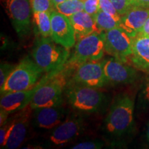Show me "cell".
I'll use <instances>...</instances> for the list:
<instances>
[{
  "label": "cell",
  "instance_id": "cell-1",
  "mask_svg": "<svg viewBox=\"0 0 149 149\" xmlns=\"http://www.w3.org/2000/svg\"><path fill=\"white\" fill-rule=\"evenodd\" d=\"M134 124V101L127 94L116 97L104 121L108 134L120 137L130 133Z\"/></svg>",
  "mask_w": 149,
  "mask_h": 149
},
{
  "label": "cell",
  "instance_id": "cell-2",
  "mask_svg": "<svg viewBox=\"0 0 149 149\" xmlns=\"http://www.w3.org/2000/svg\"><path fill=\"white\" fill-rule=\"evenodd\" d=\"M64 69L48 72L49 74L40 80V86L30 103L33 110L62 104L63 91L68 85V74Z\"/></svg>",
  "mask_w": 149,
  "mask_h": 149
},
{
  "label": "cell",
  "instance_id": "cell-3",
  "mask_svg": "<svg viewBox=\"0 0 149 149\" xmlns=\"http://www.w3.org/2000/svg\"><path fill=\"white\" fill-rule=\"evenodd\" d=\"M32 56L43 72H51L64 68L70 58V52L68 48L57 44L51 37H42L35 42Z\"/></svg>",
  "mask_w": 149,
  "mask_h": 149
},
{
  "label": "cell",
  "instance_id": "cell-4",
  "mask_svg": "<svg viewBox=\"0 0 149 149\" xmlns=\"http://www.w3.org/2000/svg\"><path fill=\"white\" fill-rule=\"evenodd\" d=\"M66 95L73 109L86 113H96L105 107L107 97L97 88L78 84H68Z\"/></svg>",
  "mask_w": 149,
  "mask_h": 149
},
{
  "label": "cell",
  "instance_id": "cell-5",
  "mask_svg": "<svg viewBox=\"0 0 149 149\" xmlns=\"http://www.w3.org/2000/svg\"><path fill=\"white\" fill-rule=\"evenodd\" d=\"M42 72L34 60L29 57H24L9 74L3 86L1 88V95L7 93L33 88Z\"/></svg>",
  "mask_w": 149,
  "mask_h": 149
},
{
  "label": "cell",
  "instance_id": "cell-6",
  "mask_svg": "<svg viewBox=\"0 0 149 149\" xmlns=\"http://www.w3.org/2000/svg\"><path fill=\"white\" fill-rule=\"evenodd\" d=\"M104 31H95L77 40L67 66L73 68L86 61H98L105 52Z\"/></svg>",
  "mask_w": 149,
  "mask_h": 149
},
{
  "label": "cell",
  "instance_id": "cell-7",
  "mask_svg": "<svg viewBox=\"0 0 149 149\" xmlns=\"http://www.w3.org/2000/svg\"><path fill=\"white\" fill-rule=\"evenodd\" d=\"M1 2L19 37L29 34L32 10L30 0H1Z\"/></svg>",
  "mask_w": 149,
  "mask_h": 149
},
{
  "label": "cell",
  "instance_id": "cell-8",
  "mask_svg": "<svg viewBox=\"0 0 149 149\" xmlns=\"http://www.w3.org/2000/svg\"><path fill=\"white\" fill-rule=\"evenodd\" d=\"M105 52L126 63L132 54L133 37L122 28L117 27L105 31Z\"/></svg>",
  "mask_w": 149,
  "mask_h": 149
},
{
  "label": "cell",
  "instance_id": "cell-9",
  "mask_svg": "<svg viewBox=\"0 0 149 149\" xmlns=\"http://www.w3.org/2000/svg\"><path fill=\"white\" fill-rule=\"evenodd\" d=\"M72 83L93 88H101L107 83L104 70L103 61H91L77 66Z\"/></svg>",
  "mask_w": 149,
  "mask_h": 149
},
{
  "label": "cell",
  "instance_id": "cell-10",
  "mask_svg": "<svg viewBox=\"0 0 149 149\" xmlns=\"http://www.w3.org/2000/svg\"><path fill=\"white\" fill-rule=\"evenodd\" d=\"M51 35L54 42L66 48L72 47L76 42V35L69 17L54 10L51 13Z\"/></svg>",
  "mask_w": 149,
  "mask_h": 149
},
{
  "label": "cell",
  "instance_id": "cell-11",
  "mask_svg": "<svg viewBox=\"0 0 149 149\" xmlns=\"http://www.w3.org/2000/svg\"><path fill=\"white\" fill-rule=\"evenodd\" d=\"M104 70L107 83L113 84H132L137 79V70L115 57L103 61Z\"/></svg>",
  "mask_w": 149,
  "mask_h": 149
},
{
  "label": "cell",
  "instance_id": "cell-12",
  "mask_svg": "<svg viewBox=\"0 0 149 149\" xmlns=\"http://www.w3.org/2000/svg\"><path fill=\"white\" fill-rule=\"evenodd\" d=\"M83 127L82 117L77 115H70L53 128L49 136L50 142L56 146H63L79 135Z\"/></svg>",
  "mask_w": 149,
  "mask_h": 149
},
{
  "label": "cell",
  "instance_id": "cell-13",
  "mask_svg": "<svg viewBox=\"0 0 149 149\" xmlns=\"http://www.w3.org/2000/svg\"><path fill=\"white\" fill-rule=\"evenodd\" d=\"M66 110L62 104L55 107H41L33 110V124L40 129L55 128L64 120Z\"/></svg>",
  "mask_w": 149,
  "mask_h": 149
},
{
  "label": "cell",
  "instance_id": "cell-14",
  "mask_svg": "<svg viewBox=\"0 0 149 149\" xmlns=\"http://www.w3.org/2000/svg\"><path fill=\"white\" fill-rule=\"evenodd\" d=\"M32 111L29 104L13 117V126L3 148L15 149L21 146L26 136Z\"/></svg>",
  "mask_w": 149,
  "mask_h": 149
},
{
  "label": "cell",
  "instance_id": "cell-15",
  "mask_svg": "<svg viewBox=\"0 0 149 149\" xmlns=\"http://www.w3.org/2000/svg\"><path fill=\"white\" fill-rule=\"evenodd\" d=\"M149 17V8L139 6H131L125 14L121 16L120 28L130 37H135L147 19Z\"/></svg>",
  "mask_w": 149,
  "mask_h": 149
},
{
  "label": "cell",
  "instance_id": "cell-16",
  "mask_svg": "<svg viewBox=\"0 0 149 149\" xmlns=\"http://www.w3.org/2000/svg\"><path fill=\"white\" fill-rule=\"evenodd\" d=\"M39 86L40 83L38 82L33 88L29 90L10 92L1 95L0 100L1 109L11 113L24 109L31 103Z\"/></svg>",
  "mask_w": 149,
  "mask_h": 149
},
{
  "label": "cell",
  "instance_id": "cell-17",
  "mask_svg": "<svg viewBox=\"0 0 149 149\" xmlns=\"http://www.w3.org/2000/svg\"><path fill=\"white\" fill-rule=\"evenodd\" d=\"M132 64L137 69L149 72V37L137 35L133 37L132 54L130 57Z\"/></svg>",
  "mask_w": 149,
  "mask_h": 149
},
{
  "label": "cell",
  "instance_id": "cell-18",
  "mask_svg": "<svg viewBox=\"0 0 149 149\" xmlns=\"http://www.w3.org/2000/svg\"><path fill=\"white\" fill-rule=\"evenodd\" d=\"M69 19L74 30L77 40L95 31H99L93 16L85 10L80 11L70 16Z\"/></svg>",
  "mask_w": 149,
  "mask_h": 149
},
{
  "label": "cell",
  "instance_id": "cell-19",
  "mask_svg": "<svg viewBox=\"0 0 149 149\" xmlns=\"http://www.w3.org/2000/svg\"><path fill=\"white\" fill-rule=\"evenodd\" d=\"M97 28L99 31H108L115 28L120 27V22L116 19L104 12L100 9L97 13L93 15Z\"/></svg>",
  "mask_w": 149,
  "mask_h": 149
},
{
  "label": "cell",
  "instance_id": "cell-20",
  "mask_svg": "<svg viewBox=\"0 0 149 149\" xmlns=\"http://www.w3.org/2000/svg\"><path fill=\"white\" fill-rule=\"evenodd\" d=\"M33 16L37 29L42 37H51V12H35L33 13Z\"/></svg>",
  "mask_w": 149,
  "mask_h": 149
},
{
  "label": "cell",
  "instance_id": "cell-21",
  "mask_svg": "<svg viewBox=\"0 0 149 149\" xmlns=\"http://www.w3.org/2000/svg\"><path fill=\"white\" fill-rule=\"evenodd\" d=\"M55 8L59 13L69 17L78 12L84 10V2L81 0H66L55 5Z\"/></svg>",
  "mask_w": 149,
  "mask_h": 149
},
{
  "label": "cell",
  "instance_id": "cell-22",
  "mask_svg": "<svg viewBox=\"0 0 149 149\" xmlns=\"http://www.w3.org/2000/svg\"><path fill=\"white\" fill-rule=\"evenodd\" d=\"M33 13L52 12L55 10V5L51 0H30Z\"/></svg>",
  "mask_w": 149,
  "mask_h": 149
},
{
  "label": "cell",
  "instance_id": "cell-23",
  "mask_svg": "<svg viewBox=\"0 0 149 149\" xmlns=\"http://www.w3.org/2000/svg\"><path fill=\"white\" fill-rule=\"evenodd\" d=\"M13 126V117L12 119H8L0 128V146L1 148H3L6 143L9 135L11 132V130Z\"/></svg>",
  "mask_w": 149,
  "mask_h": 149
},
{
  "label": "cell",
  "instance_id": "cell-24",
  "mask_svg": "<svg viewBox=\"0 0 149 149\" xmlns=\"http://www.w3.org/2000/svg\"><path fill=\"white\" fill-rule=\"evenodd\" d=\"M100 6L102 10L109 14L110 15L113 17L117 21L120 22L121 16L117 13L116 8H115L114 5L111 2V0H100Z\"/></svg>",
  "mask_w": 149,
  "mask_h": 149
},
{
  "label": "cell",
  "instance_id": "cell-25",
  "mask_svg": "<svg viewBox=\"0 0 149 149\" xmlns=\"http://www.w3.org/2000/svg\"><path fill=\"white\" fill-rule=\"evenodd\" d=\"M14 66L9 64L1 63L0 68V88H2L6 81L7 78L15 68Z\"/></svg>",
  "mask_w": 149,
  "mask_h": 149
},
{
  "label": "cell",
  "instance_id": "cell-26",
  "mask_svg": "<svg viewBox=\"0 0 149 149\" xmlns=\"http://www.w3.org/2000/svg\"><path fill=\"white\" fill-rule=\"evenodd\" d=\"M104 144L101 141H86L74 145L71 147L73 149H100L102 148Z\"/></svg>",
  "mask_w": 149,
  "mask_h": 149
},
{
  "label": "cell",
  "instance_id": "cell-27",
  "mask_svg": "<svg viewBox=\"0 0 149 149\" xmlns=\"http://www.w3.org/2000/svg\"><path fill=\"white\" fill-rule=\"evenodd\" d=\"M111 1L114 5L120 16L125 14L130 7L131 6L130 1L128 0H111Z\"/></svg>",
  "mask_w": 149,
  "mask_h": 149
},
{
  "label": "cell",
  "instance_id": "cell-28",
  "mask_svg": "<svg viewBox=\"0 0 149 149\" xmlns=\"http://www.w3.org/2000/svg\"><path fill=\"white\" fill-rule=\"evenodd\" d=\"M100 10V0H86L84 1V10L91 15H95Z\"/></svg>",
  "mask_w": 149,
  "mask_h": 149
},
{
  "label": "cell",
  "instance_id": "cell-29",
  "mask_svg": "<svg viewBox=\"0 0 149 149\" xmlns=\"http://www.w3.org/2000/svg\"><path fill=\"white\" fill-rule=\"evenodd\" d=\"M131 6H139L149 8V0H128Z\"/></svg>",
  "mask_w": 149,
  "mask_h": 149
},
{
  "label": "cell",
  "instance_id": "cell-30",
  "mask_svg": "<svg viewBox=\"0 0 149 149\" xmlns=\"http://www.w3.org/2000/svg\"><path fill=\"white\" fill-rule=\"evenodd\" d=\"M139 35H144V36L149 37V17L145 22L144 26L141 28L139 33Z\"/></svg>",
  "mask_w": 149,
  "mask_h": 149
},
{
  "label": "cell",
  "instance_id": "cell-31",
  "mask_svg": "<svg viewBox=\"0 0 149 149\" xmlns=\"http://www.w3.org/2000/svg\"><path fill=\"white\" fill-rule=\"evenodd\" d=\"M10 113L8 112L1 109L0 111V126H2L4 123L8 120V115Z\"/></svg>",
  "mask_w": 149,
  "mask_h": 149
},
{
  "label": "cell",
  "instance_id": "cell-32",
  "mask_svg": "<svg viewBox=\"0 0 149 149\" xmlns=\"http://www.w3.org/2000/svg\"><path fill=\"white\" fill-rule=\"evenodd\" d=\"M144 95H145V97H146L147 101L149 102V81L146 84V87H145Z\"/></svg>",
  "mask_w": 149,
  "mask_h": 149
},
{
  "label": "cell",
  "instance_id": "cell-33",
  "mask_svg": "<svg viewBox=\"0 0 149 149\" xmlns=\"http://www.w3.org/2000/svg\"><path fill=\"white\" fill-rule=\"evenodd\" d=\"M146 139L148 143L149 144V121L146 124Z\"/></svg>",
  "mask_w": 149,
  "mask_h": 149
},
{
  "label": "cell",
  "instance_id": "cell-34",
  "mask_svg": "<svg viewBox=\"0 0 149 149\" xmlns=\"http://www.w3.org/2000/svg\"><path fill=\"white\" fill-rule=\"evenodd\" d=\"M51 1H53V4L55 6V5L58 4V3H60L61 2H63V1H66V0H51Z\"/></svg>",
  "mask_w": 149,
  "mask_h": 149
},
{
  "label": "cell",
  "instance_id": "cell-35",
  "mask_svg": "<svg viewBox=\"0 0 149 149\" xmlns=\"http://www.w3.org/2000/svg\"><path fill=\"white\" fill-rule=\"evenodd\" d=\"M81 1H84H84H86V0H81Z\"/></svg>",
  "mask_w": 149,
  "mask_h": 149
}]
</instances>
